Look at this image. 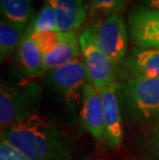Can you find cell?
Segmentation results:
<instances>
[{
  "mask_svg": "<svg viewBox=\"0 0 159 160\" xmlns=\"http://www.w3.org/2000/svg\"><path fill=\"white\" fill-rule=\"evenodd\" d=\"M95 8L107 15L118 13L123 8L126 0H89Z\"/></svg>",
  "mask_w": 159,
  "mask_h": 160,
  "instance_id": "ac0fdd59",
  "label": "cell"
},
{
  "mask_svg": "<svg viewBox=\"0 0 159 160\" xmlns=\"http://www.w3.org/2000/svg\"><path fill=\"white\" fill-rule=\"evenodd\" d=\"M118 98L128 121L159 118V78H126L119 83Z\"/></svg>",
  "mask_w": 159,
  "mask_h": 160,
  "instance_id": "7a4b0ae2",
  "label": "cell"
},
{
  "mask_svg": "<svg viewBox=\"0 0 159 160\" xmlns=\"http://www.w3.org/2000/svg\"><path fill=\"white\" fill-rule=\"evenodd\" d=\"M122 67L126 78H159V50L134 48Z\"/></svg>",
  "mask_w": 159,
  "mask_h": 160,
  "instance_id": "30bf717a",
  "label": "cell"
},
{
  "mask_svg": "<svg viewBox=\"0 0 159 160\" xmlns=\"http://www.w3.org/2000/svg\"><path fill=\"white\" fill-rule=\"evenodd\" d=\"M79 42L88 76L94 86L101 91L115 83V65L98 47L93 25L87 27L81 33Z\"/></svg>",
  "mask_w": 159,
  "mask_h": 160,
  "instance_id": "277c9868",
  "label": "cell"
},
{
  "mask_svg": "<svg viewBox=\"0 0 159 160\" xmlns=\"http://www.w3.org/2000/svg\"><path fill=\"white\" fill-rule=\"evenodd\" d=\"M89 80L85 62L77 58L72 62L51 71L47 85L60 94L70 105L77 104L83 98L84 88Z\"/></svg>",
  "mask_w": 159,
  "mask_h": 160,
  "instance_id": "8992f818",
  "label": "cell"
},
{
  "mask_svg": "<svg viewBox=\"0 0 159 160\" xmlns=\"http://www.w3.org/2000/svg\"><path fill=\"white\" fill-rule=\"evenodd\" d=\"M81 116L84 127L94 138L97 141L107 138L100 91L94 86L90 79L84 88Z\"/></svg>",
  "mask_w": 159,
  "mask_h": 160,
  "instance_id": "ba28073f",
  "label": "cell"
},
{
  "mask_svg": "<svg viewBox=\"0 0 159 160\" xmlns=\"http://www.w3.org/2000/svg\"><path fill=\"white\" fill-rule=\"evenodd\" d=\"M2 18L24 30L33 15L32 0H0Z\"/></svg>",
  "mask_w": 159,
  "mask_h": 160,
  "instance_id": "5bb4252c",
  "label": "cell"
},
{
  "mask_svg": "<svg viewBox=\"0 0 159 160\" xmlns=\"http://www.w3.org/2000/svg\"><path fill=\"white\" fill-rule=\"evenodd\" d=\"M130 39L137 48L159 50V12L138 6L128 15Z\"/></svg>",
  "mask_w": 159,
  "mask_h": 160,
  "instance_id": "52a82bcc",
  "label": "cell"
},
{
  "mask_svg": "<svg viewBox=\"0 0 159 160\" xmlns=\"http://www.w3.org/2000/svg\"><path fill=\"white\" fill-rule=\"evenodd\" d=\"M57 16V31H74L86 20L87 13L83 0H47Z\"/></svg>",
  "mask_w": 159,
  "mask_h": 160,
  "instance_id": "7c38bea8",
  "label": "cell"
},
{
  "mask_svg": "<svg viewBox=\"0 0 159 160\" xmlns=\"http://www.w3.org/2000/svg\"><path fill=\"white\" fill-rule=\"evenodd\" d=\"M81 47L76 31L62 32L59 45L52 52L45 54L42 58L43 71L51 72L80 58Z\"/></svg>",
  "mask_w": 159,
  "mask_h": 160,
  "instance_id": "8fae6325",
  "label": "cell"
},
{
  "mask_svg": "<svg viewBox=\"0 0 159 160\" xmlns=\"http://www.w3.org/2000/svg\"><path fill=\"white\" fill-rule=\"evenodd\" d=\"M1 138L29 160H70L57 128L37 114L2 129Z\"/></svg>",
  "mask_w": 159,
  "mask_h": 160,
  "instance_id": "6da1fadb",
  "label": "cell"
},
{
  "mask_svg": "<svg viewBox=\"0 0 159 160\" xmlns=\"http://www.w3.org/2000/svg\"><path fill=\"white\" fill-rule=\"evenodd\" d=\"M26 32V31H25ZM28 33V32H26ZM34 39L37 47L42 51V53L48 54L55 49L59 45L62 38V32L58 31H48V32H37V33H28Z\"/></svg>",
  "mask_w": 159,
  "mask_h": 160,
  "instance_id": "e0dca14e",
  "label": "cell"
},
{
  "mask_svg": "<svg viewBox=\"0 0 159 160\" xmlns=\"http://www.w3.org/2000/svg\"><path fill=\"white\" fill-rule=\"evenodd\" d=\"M43 54L34 39L24 32L22 42L17 50V63L19 70L26 77H39L45 73L42 63Z\"/></svg>",
  "mask_w": 159,
  "mask_h": 160,
  "instance_id": "4fadbf2b",
  "label": "cell"
},
{
  "mask_svg": "<svg viewBox=\"0 0 159 160\" xmlns=\"http://www.w3.org/2000/svg\"><path fill=\"white\" fill-rule=\"evenodd\" d=\"M126 1H128V0H126Z\"/></svg>",
  "mask_w": 159,
  "mask_h": 160,
  "instance_id": "7402d4cb",
  "label": "cell"
},
{
  "mask_svg": "<svg viewBox=\"0 0 159 160\" xmlns=\"http://www.w3.org/2000/svg\"><path fill=\"white\" fill-rule=\"evenodd\" d=\"M0 160H29L21 152L1 138L0 142Z\"/></svg>",
  "mask_w": 159,
  "mask_h": 160,
  "instance_id": "d6986e66",
  "label": "cell"
},
{
  "mask_svg": "<svg viewBox=\"0 0 159 160\" xmlns=\"http://www.w3.org/2000/svg\"><path fill=\"white\" fill-rule=\"evenodd\" d=\"M23 30L4 19L0 23V57L1 61L17 52L23 38Z\"/></svg>",
  "mask_w": 159,
  "mask_h": 160,
  "instance_id": "9a60e30c",
  "label": "cell"
},
{
  "mask_svg": "<svg viewBox=\"0 0 159 160\" xmlns=\"http://www.w3.org/2000/svg\"><path fill=\"white\" fill-rule=\"evenodd\" d=\"M118 88H119V83L115 82L109 87L100 91L103 105L106 135L112 148L119 147L123 138L122 118H121V108L119 98H118Z\"/></svg>",
  "mask_w": 159,
  "mask_h": 160,
  "instance_id": "9c48e42d",
  "label": "cell"
},
{
  "mask_svg": "<svg viewBox=\"0 0 159 160\" xmlns=\"http://www.w3.org/2000/svg\"><path fill=\"white\" fill-rule=\"evenodd\" d=\"M144 6L159 12V0H143Z\"/></svg>",
  "mask_w": 159,
  "mask_h": 160,
  "instance_id": "44dd1931",
  "label": "cell"
},
{
  "mask_svg": "<svg viewBox=\"0 0 159 160\" xmlns=\"http://www.w3.org/2000/svg\"><path fill=\"white\" fill-rule=\"evenodd\" d=\"M150 145L155 154L159 155V118L154 124L150 134Z\"/></svg>",
  "mask_w": 159,
  "mask_h": 160,
  "instance_id": "ffe728a7",
  "label": "cell"
},
{
  "mask_svg": "<svg viewBox=\"0 0 159 160\" xmlns=\"http://www.w3.org/2000/svg\"><path fill=\"white\" fill-rule=\"evenodd\" d=\"M40 100V88L33 82L2 84L0 91V123L2 129L36 115Z\"/></svg>",
  "mask_w": 159,
  "mask_h": 160,
  "instance_id": "3957f363",
  "label": "cell"
},
{
  "mask_svg": "<svg viewBox=\"0 0 159 160\" xmlns=\"http://www.w3.org/2000/svg\"><path fill=\"white\" fill-rule=\"evenodd\" d=\"M25 31L28 33L57 31V16L55 9L47 0H45L39 12L30 22Z\"/></svg>",
  "mask_w": 159,
  "mask_h": 160,
  "instance_id": "2e32d148",
  "label": "cell"
},
{
  "mask_svg": "<svg viewBox=\"0 0 159 160\" xmlns=\"http://www.w3.org/2000/svg\"><path fill=\"white\" fill-rule=\"evenodd\" d=\"M94 35L99 49L114 63L115 67L126 58L128 34L122 16L114 13L103 21L93 24Z\"/></svg>",
  "mask_w": 159,
  "mask_h": 160,
  "instance_id": "5b68a950",
  "label": "cell"
}]
</instances>
